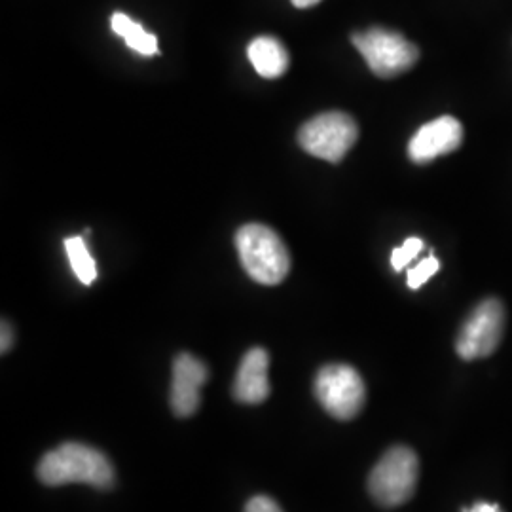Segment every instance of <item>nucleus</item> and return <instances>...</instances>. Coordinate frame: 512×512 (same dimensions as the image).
Listing matches in <instances>:
<instances>
[{"instance_id": "1a4fd4ad", "label": "nucleus", "mask_w": 512, "mask_h": 512, "mask_svg": "<svg viewBox=\"0 0 512 512\" xmlns=\"http://www.w3.org/2000/svg\"><path fill=\"white\" fill-rule=\"evenodd\" d=\"M209 378V370L190 353H181L173 361L171 382V410L179 418H190L202 403V387Z\"/></svg>"}, {"instance_id": "dca6fc26", "label": "nucleus", "mask_w": 512, "mask_h": 512, "mask_svg": "<svg viewBox=\"0 0 512 512\" xmlns=\"http://www.w3.org/2000/svg\"><path fill=\"white\" fill-rule=\"evenodd\" d=\"M245 512H283V509L275 503L272 497H268V495H256V497H253V499L247 503Z\"/></svg>"}, {"instance_id": "6ab92c4d", "label": "nucleus", "mask_w": 512, "mask_h": 512, "mask_svg": "<svg viewBox=\"0 0 512 512\" xmlns=\"http://www.w3.org/2000/svg\"><path fill=\"white\" fill-rule=\"evenodd\" d=\"M296 8H311V6H317L321 0H291Z\"/></svg>"}, {"instance_id": "7ed1b4c3", "label": "nucleus", "mask_w": 512, "mask_h": 512, "mask_svg": "<svg viewBox=\"0 0 512 512\" xmlns=\"http://www.w3.org/2000/svg\"><path fill=\"white\" fill-rule=\"evenodd\" d=\"M351 42L363 55L368 69L380 78H395L408 73L420 61V48L416 44L385 27H370L353 33Z\"/></svg>"}, {"instance_id": "a211bd4d", "label": "nucleus", "mask_w": 512, "mask_h": 512, "mask_svg": "<svg viewBox=\"0 0 512 512\" xmlns=\"http://www.w3.org/2000/svg\"><path fill=\"white\" fill-rule=\"evenodd\" d=\"M463 512H501L499 511V507L497 505H492V503H476L473 509H465Z\"/></svg>"}, {"instance_id": "f03ea898", "label": "nucleus", "mask_w": 512, "mask_h": 512, "mask_svg": "<svg viewBox=\"0 0 512 512\" xmlns=\"http://www.w3.org/2000/svg\"><path fill=\"white\" fill-rule=\"evenodd\" d=\"M243 270L260 285H279L291 270V255L285 241L264 224H245L236 234Z\"/></svg>"}, {"instance_id": "423d86ee", "label": "nucleus", "mask_w": 512, "mask_h": 512, "mask_svg": "<svg viewBox=\"0 0 512 512\" xmlns=\"http://www.w3.org/2000/svg\"><path fill=\"white\" fill-rule=\"evenodd\" d=\"M313 393L325 412L336 420H353L365 406V382L353 366L340 363L323 366L315 376Z\"/></svg>"}, {"instance_id": "0eeeda50", "label": "nucleus", "mask_w": 512, "mask_h": 512, "mask_svg": "<svg viewBox=\"0 0 512 512\" xmlns=\"http://www.w3.org/2000/svg\"><path fill=\"white\" fill-rule=\"evenodd\" d=\"M505 332V308L499 298L482 300L461 325L456 351L463 361L490 357Z\"/></svg>"}, {"instance_id": "4468645a", "label": "nucleus", "mask_w": 512, "mask_h": 512, "mask_svg": "<svg viewBox=\"0 0 512 512\" xmlns=\"http://www.w3.org/2000/svg\"><path fill=\"white\" fill-rule=\"evenodd\" d=\"M439 270V258L433 255L427 256V258H423L416 266H412V268L408 270L406 283H408V287H410L412 291H418V289H421L433 275L439 272Z\"/></svg>"}, {"instance_id": "9b49d317", "label": "nucleus", "mask_w": 512, "mask_h": 512, "mask_svg": "<svg viewBox=\"0 0 512 512\" xmlns=\"http://www.w3.org/2000/svg\"><path fill=\"white\" fill-rule=\"evenodd\" d=\"M249 61L262 78H279L289 69V52L275 37H256L247 48Z\"/></svg>"}, {"instance_id": "f3484780", "label": "nucleus", "mask_w": 512, "mask_h": 512, "mask_svg": "<svg viewBox=\"0 0 512 512\" xmlns=\"http://www.w3.org/2000/svg\"><path fill=\"white\" fill-rule=\"evenodd\" d=\"M0 346H2V353H8L14 346V330H12V325L6 321H2V344Z\"/></svg>"}, {"instance_id": "ddd939ff", "label": "nucleus", "mask_w": 512, "mask_h": 512, "mask_svg": "<svg viewBox=\"0 0 512 512\" xmlns=\"http://www.w3.org/2000/svg\"><path fill=\"white\" fill-rule=\"evenodd\" d=\"M65 251H67L71 268H73L74 275L78 277V281L84 285H92L93 281L97 279V266H95L93 256L90 255L86 239L80 238V236L65 239Z\"/></svg>"}, {"instance_id": "20e7f679", "label": "nucleus", "mask_w": 512, "mask_h": 512, "mask_svg": "<svg viewBox=\"0 0 512 512\" xmlns=\"http://www.w3.org/2000/svg\"><path fill=\"white\" fill-rule=\"evenodd\" d=\"M420 459L414 450L395 446L387 450L368 476V492L382 507H399L412 499L418 486Z\"/></svg>"}, {"instance_id": "2eb2a0df", "label": "nucleus", "mask_w": 512, "mask_h": 512, "mask_svg": "<svg viewBox=\"0 0 512 512\" xmlns=\"http://www.w3.org/2000/svg\"><path fill=\"white\" fill-rule=\"evenodd\" d=\"M425 243L420 238H408L401 247L393 249L391 253V266L395 272H403L404 268H408L423 251Z\"/></svg>"}, {"instance_id": "39448f33", "label": "nucleus", "mask_w": 512, "mask_h": 512, "mask_svg": "<svg viewBox=\"0 0 512 512\" xmlns=\"http://www.w3.org/2000/svg\"><path fill=\"white\" fill-rule=\"evenodd\" d=\"M359 139V126L348 112H323L298 131V143L308 154L338 164Z\"/></svg>"}, {"instance_id": "f257e3e1", "label": "nucleus", "mask_w": 512, "mask_h": 512, "mask_svg": "<svg viewBox=\"0 0 512 512\" xmlns=\"http://www.w3.org/2000/svg\"><path fill=\"white\" fill-rule=\"evenodd\" d=\"M38 478L46 486L90 484L93 488H110L114 484V467L110 459L92 446L67 442L40 459Z\"/></svg>"}, {"instance_id": "f8f14e48", "label": "nucleus", "mask_w": 512, "mask_h": 512, "mask_svg": "<svg viewBox=\"0 0 512 512\" xmlns=\"http://www.w3.org/2000/svg\"><path fill=\"white\" fill-rule=\"evenodd\" d=\"M110 27L118 37L124 38L128 48H131L135 54L145 55V57L158 54V40L152 33L145 31V27L135 19L129 18L122 12H116L110 18Z\"/></svg>"}, {"instance_id": "6e6552de", "label": "nucleus", "mask_w": 512, "mask_h": 512, "mask_svg": "<svg viewBox=\"0 0 512 512\" xmlns=\"http://www.w3.org/2000/svg\"><path fill=\"white\" fill-rule=\"evenodd\" d=\"M463 126L454 116H440L421 126L408 143V158L414 164H429L439 156L456 152L463 143Z\"/></svg>"}, {"instance_id": "9d476101", "label": "nucleus", "mask_w": 512, "mask_h": 512, "mask_svg": "<svg viewBox=\"0 0 512 512\" xmlns=\"http://www.w3.org/2000/svg\"><path fill=\"white\" fill-rule=\"evenodd\" d=\"M270 355L262 348L245 353L234 382V399L243 404L264 403L270 397Z\"/></svg>"}]
</instances>
